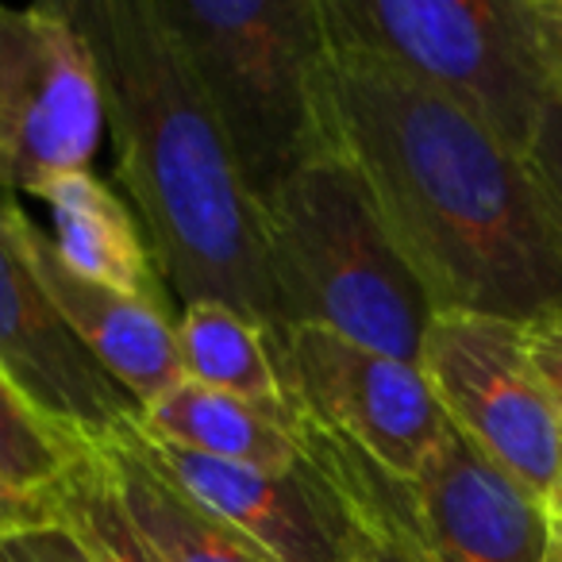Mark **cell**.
I'll use <instances>...</instances> for the list:
<instances>
[{
	"instance_id": "6da1fadb",
	"label": "cell",
	"mask_w": 562,
	"mask_h": 562,
	"mask_svg": "<svg viewBox=\"0 0 562 562\" xmlns=\"http://www.w3.org/2000/svg\"><path fill=\"white\" fill-rule=\"evenodd\" d=\"M328 147L362 181L436 313L520 328L562 313V250L536 181L477 120L374 58L331 47Z\"/></svg>"
},
{
	"instance_id": "7a4b0ae2",
	"label": "cell",
	"mask_w": 562,
	"mask_h": 562,
	"mask_svg": "<svg viewBox=\"0 0 562 562\" xmlns=\"http://www.w3.org/2000/svg\"><path fill=\"white\" fill-rule=\"evenodd\" d=\"M89 47L116 170L186 305H227L281 336L262 212L155 0H63Z\"/></svg>"
},
{
	"instance_id": "3957f363",
	"label": "cell",
	"mask_w": 562,
	"mask_h": 562,
	"mask_svg": "<svg viewBox=\"0 0 562 562\" xmlns=\"http://www.w3.org/2000/svg\"><path fill=\"white\" fill-rule=\"evenodd\" d=\"M258 212L281 331L321 328L367 351L420 362L436 308L336 150L281 178Z\"/></svg>"
},
{
	"instance_id": "277c9868",
	"label": "cell",
	"mask_w": 562,
	"mask_h": 562,
	"mask_svg": "<svg viewBox=\"0 0 562 562\" xmlns=\"http://www.w3.org/2000/svg\"><path fill=\"white\" fill-rule=\"evenodd\" d=\"M250 196L328 147L331 43L321 0H155Z\"/></svg>"
},
{
	"instance_id": "5b68a950",
	"label": "cell",
	"mask_w": 562,
	"mask_h": 562,
	"mask_svg": "<svg viewBox=\"0 0 562 562\" xmlns=\"http://www.w3.org/2000/svg\"><path fill=\"white\" fill-rule=\"evenodd\" d=\"M331 47L397 70L528 155L554 101L531 0H321Z\"/></svg>"
},
{
	"instance_id": "8992f818",
	"label": "cell",
	"mask_w": 562,
	"mask_h": 562,
	"mask_svg": "<svg viewBox=\"0 0 562 562\" xmlns=\"http://www.w3.org/2000/svg\"><path fill=\"white\" fill-rule=\"evenodd\" d=\"M447 424L501 474L551 508L562 485V413L528 362L520 324L436 313L420 362Z\"/></svg>"
},
{
	"instance_id": "52a82bcc",
	"label": "cell",
	"mask_w": 562,
	"mask_h": 562,
	"mask_svg": "<svg viewBox=\"0 0 562 562\" xmlns=\"http://www.w3.org/2000/svg\"><path fill=\"white\" fill-rule=\"evenodd\" d=\"M101 135V86L66 4H0V196L89 170Z\"/></svg>"
},
{
	"instance_id": "ba28073f",
	"label": "cell",
	"mask_w": 562,
	"mask_h": 562,
	"mask_svg": "<svg viewBox=\"0 0 562 562\" xmlns=\"http://www.w3.org/2000/svg\"><path fill=\"white\" fill-rule=\"evenodd\" d=\"M278 362L308 420L401 482H416L424 462L451 436L416 362L367 351L321 328L281 331Z\"/></svg>"
},
{
	"instance_id": "9c48e42d",
	"label": "cell",
	"mask_w": 562,
	"mask_h": 562,
	"mask_svg": "<svg viewBox=\"0 0 562 562\" xmlns=\"http://www.w3.org/2000/svg\"><path fill=\"white\" fill-rule=\"evenodd\" d=\"M0 374L74 443H101L143 416L32 273L9 227V196H0Z\"/></svg>"
},
{
	"instance_id": "30bf717a",
	"label": "cell",
	"mask_w": 562,
	"mask_h": 562,
	"mask_svg": "<svg viewBox=\"0 0 562 562\" xmlns=\"http://www.w3.org/2000/svg\"><path fill=\"white\" fill-rule=\"evenodd\" d=\"M132 436L158 474L250 539L270 562H351L362 528L328 477L305 459L293 470H262L166 443L147 436L139 420Z\"/></svg>"
},
{
	"instance_id": "8fae6325",
	"label": "cell",
	"mask_w": 562,
	"mask_h": 562,
	"mask_svg": "<svg viewBox=\"0 0 562 562\" xmlns=\"http://www.w3.org/2000/svg\"><path fill=\"white\" fill-rule=\"evenodd\" d=\"M431 562H543L551 513L459 431L413 482Z\"/></svg>"
},
{
	"instance_id": "7c38bea8",
	"label": "cell",
	"mask_w": 562,
	"mask_h": 562,
	"mask_svg": "<svg viewBox=\"0 0 562 562\" xmlns=\"http://www.w3.org/2000/svg\"><path fill=\"white\" fill-rule=\"evenodd\" d=\"M9 227L40 285L55 301L63 321L70 324V331L132 393L139 413L186 378L178 359V328H173V316L166 308L135 301L127 293L101 285V281L74 273L58 258L50 235L35 220H27L16 196H9Z\"/></svg>"
},
{
	"instance_id": "4fadbf2b",
	"label": "cell",
	"mask_w": 562,
	"mask_h": 562,
	"mask_svg": "<svg viewBox=\"0 0 562 562\" xmlns=\"http://www.w3.org/2000/svg\"><path fill=\"white\" fill-rule=\"evenodd\" d=\"M50 212V243L74 273L166 308L162 273L135 212L89 170L63 173L40 189ZM170 313V308H166Z\"/></svg>"
},
{
	"instance_id": "5bb4252c",
	"label": "cell",
	"mask_w": 562,
	"mask_h": 562,
	"mask_svg": "<svg viewBox=\"0 0 562 562\" xmlns=\"http://www.w3.org/2000/svg\"><path fill=\"white\" fill-rule=\"evenodd\" d=\"M89 447L101 459L124 513L162 562H270L250 539L158 474L139 451L132 428Z\"/></svg>"
},
{
	"instance_id": "9a60e30c",
	"label": "cell",
	"mask_w": 562,
	"mask_h": 562,
	"mask_svg": "<svg viewBox=\"0 0 562 562\" xmlns=\"http://www.w3.org/2000/svg\"><path fill=\"white\" fill-rule=\"evenodd\" d=\"M139 428L147 436H158L166 443H178L186 451L209 454V459L220 462H239V467L262 470L301 467V447L293 439V416L278 420V416L250 405V401L196 385L189 378H181L155 405L143 408Z\"/></svg>"
},
{
	"instance_id": "2e32d148",
	"label": "cell",
	"mask_w": 562,
	"mask_h": 562,
	"mask_svg": "<svg viewBox=\"0 0 562 562\" xmlns=\"http://www.w3.org/2000/svg\"><path fill=\"white\" fill-rule=\"evenodd\" d=\"M181 374L196 385L232 393L278 420L293 416V393L281 378L278 336L227 305H186L173 316Z\"/></svg>"
},
{
	"instance_id": "e0dca14e",
	"label": "cell",
	"mask_w": 562,
	"mask_h": 562,
	"mask_svg": "<svg viewBox=\"0 0 562 562\" xmlns=\"http://www.w3.org/2000/svg\"><path fill=\"white\" fill-rule=\"evenodd\" d=\"M308 459L347 501L362 539L351 562H431L420 531L413 482H401L378 462L362 459L336 436L316 428L308 436Z\"/></svg>"
},
{
	"instance_id": "ac0fdd59",
	"label": "cell",
	"mask_w": 562,
	"mask_h": 562,
	"mask_svg": "<svg viewBox=\"0 0 562 562\" xmlns=\"http://www.w3.org/2000/svg\"><path fill=\"white\" fill-rule=\"evenodd\" d=\"M47 505L97 562H162L124 513L93 447H81L66 477L50 490Z\"/></svg>"
},
{
	"instance_id": "d6986e66",
	"label": "cell",
	"mask_w": 562,
	"mask_h": 562,
	"mask_svg": "<svg viewBox=\"0 0 562 562\" xmlns=\"http://www.w3.org/2000/svg\"><path fill=\"white\" fill-rule=\"evenodd\" d=\"M86 443L50 428L20 390L0 374V477L20 493L47 501Z\"/></svg>"
},
{
	"instance_id": "ffe728a7",
	"label": "cell",
	"mask_w": 562,
	"mask_h": 562,
	"mask_svg": "<svg viewBox=\"0 0 562 562\" xmlns=\"http://www.w3.org/2000/svg\"><path fill=\"white\" fill-rule=\"evenodd\" d=\"M524 166H528L531 181H536L547 224H551V235L562 250V101H551L543 109L536 139H531L528 155H524Z\"/></svg>"
},
{
	"instance_id": "44dd1931",
	"label": "cell",
	"mask_w": 562,
	"mask_h": 562,
	"mask_svg": "<svg viewBox=\"0 0 562 562\" xmlns=\"http://www.w3.org/2000/svg\"><path fill=\"white\" fill-rule=\"evenodd\" d=\"M0 562H97L89 547L50 516L47 524H32L0 536Z\"/></svg>"
},
{
	"instance_id": "7402d4cb",
	"label": "cell",
	"mask_w": 562,
	"mask_h": 562,
	"mask_svg": "<svg viewBox=\"0 0 562 562\" xmlns=\"http://www.w3.org/2000/svg\"><path fill=\"white\" fill-rule=\"evenodd\" d=\"M524 347H528V362L536 370L539 385L547 390L551 405L562 413V313L528 324L524 328Z\"/></svg>"
},
{
	"instance_id": "603a6c76",
	"label": "cell",
	"mask_w": 562,
	"mask_h": 562,
	"mask_svg": "<svg viewBox=\"0 0 562 562\" xmlns=\"http://www.w3.org/2000/svg\"><path fill=\"white\" fill-rule=\"evenodd\" d=\"M536 4L539 43H543L547 78H551L554 101H562V0H531Z\"/></svg>"
},
{
	"instance_id": "cb8c5ba5",
	"label": "cell",
	"mask_w": 562,
	"mask_h": 562,
	"mask_svg": "<svg viewBox=\"0 0 562 562\" xmlns=\"http://www.w3.org/2000/svg\"><path fill=\"white\" fill-rule=\"evenodd\" d=\"M50 505L32 493H20L16 485H9L0 477V536H9V531L20 528H32V524H47L50 520Z\"/></svg>"
},
{
	"instance_id": "d4e9b609",
	"label": "cell",
	"mask_w": 562,
	"mask_h": 562,
	"mask_svg": "<svg viewBox=\"0 0 562 562\" xmlns=\"http://www.w3.org/2000/svg\"><path fill=\"white\" fill-rule=\"evenodd\" d=\"M543 562H562V520L551 516V536H547V559Z\"/></svg>"
},
{
	"instance_id": "484cf974",
	"label": "cell",
	"mask_w": 562,
	"mask_h": 562,
	"mask_svg": "<svg viewBox=\"0 0 562 562\" xmlns=\"http://www.w3.org/2000/svg\"><path fill=\"white\" fill-rule=\"evenodd\" d=\"M547 513H551L554 520H562V490L554 493V501H551V508H547Z\"/></svg>"
},
{
	"instance_id": "4316f807",
	"label": "cell",
	"mask_w": 562,
	"mask_h": 562,
	"mask_svg": "<svg viewBox=\"0 0 562 562\" xmlns=\"http://www.w3.org/2000/svg\"><path fill=\"white\" fill-rule=\"evenodd\" d=\"M559 490H562V485H559Z\"/></svg>"
}]
</instances>
